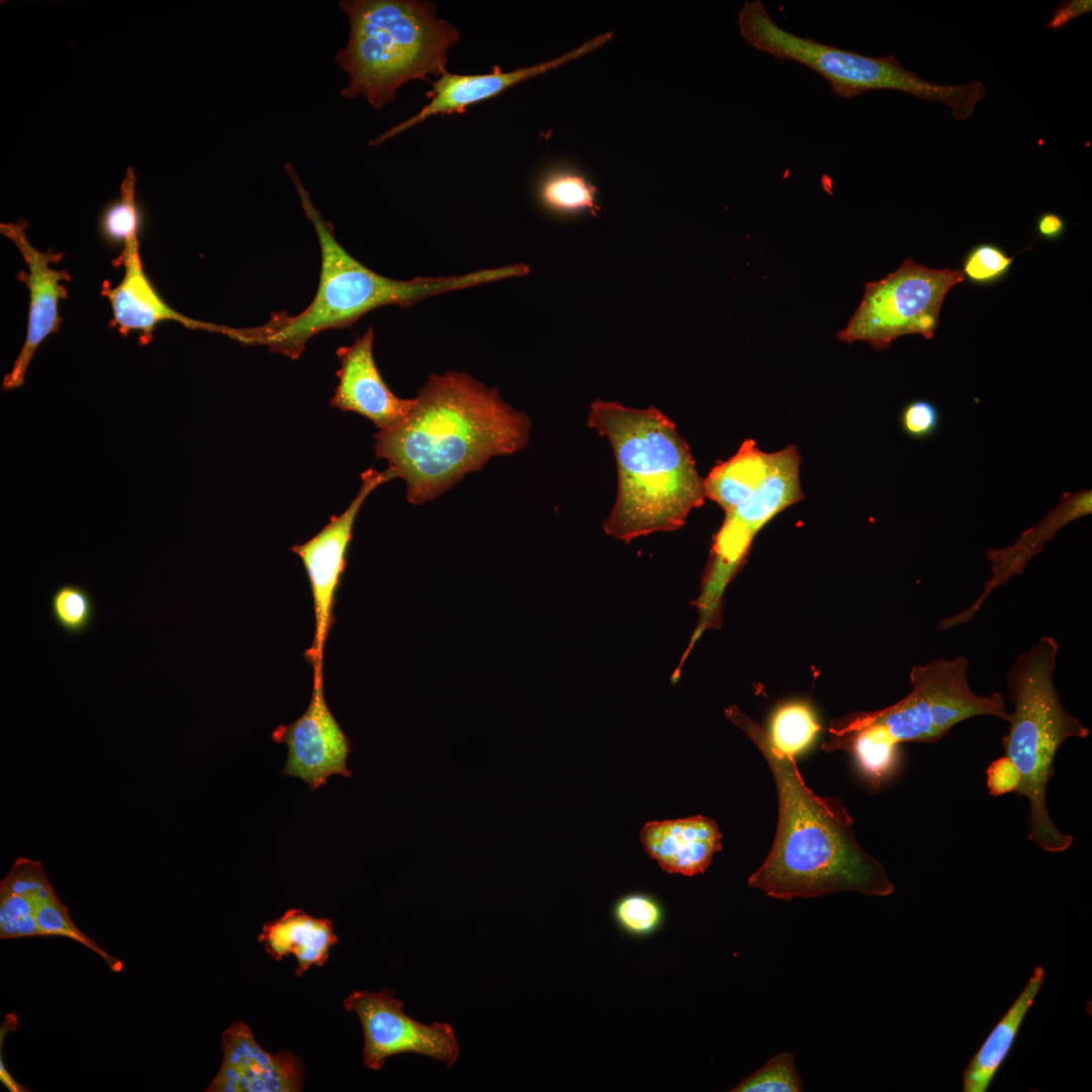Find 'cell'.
Segmentation results:
<instances>
[{"instance_id": "6da1fadb", "label": "cell", "mask_w": 1092, "mask_h": 1092, "mask_svg": "<svg viewBox=\"0 0 1092 1092\" xmlns=\"http://www.w3.org/2000/svg\"><path fill=\"white\" fill-rule=\"evenodd\" d=\"M414 398L402 421L374 436L375 456L406 482L412 504L434 499L492 456L529 441L527 415L466 373L431 374Z\"/></svg>"}, {"instance_id": "7a4b0ae2", "label": "cell", "mask_w": 1092, "mask_h": 1092, "mask_svg": "<svg viewBox=\"0 0 1092 1092\" xmlns=\"http://www.w3.org/2000/svg\"><path fill=\"white\" fill-rule=\"evenodd\" d=\"M726 717L756 744L777 786L778 827L772 846L748 886L783 899L837 892L889 896L895 887L884 866L855 837L853 820L837 797H820L805 784L794 757L771 746L766 732L734 706Z\"/></svg>"}, {"instance_id": "3957f363", "label": "cell", "mask_w": 1092, "mask_h": 1092, "mask_svg": "<svg viewBox=\"0 0 1092 1092\" xmlns=\"http://www.w3.org/2000/svg\"><path fill=\"white\" fill-rule=\"evenodd\" d=\"M588 427L613 449L618 490L604 524L607 535L628 543L680 528L705 503L704 478L672 420L658 408L595 400Z\"/></svg>"}, {"instance_id": "277c9868", "label": "cell", "mask_w": 1092, "mask_h": 1092, "mask_svg": "<svg viewBox=\"0 0 1092 1092\" xmlns=\"http://www.w3.org/2000/svg\"><path fill=\"white\" fill-rule=\"evenodd\" d=\"M285 170L299 195L302 208L312 224L321 248L322 264L316 293L309 305L296 315L274 312L264 325L241 329L238 342L268 347L293 360L306 342L330 329L354 325L365 313L385 305L411 306L427 297L472 286L526 275L524 264H510L462 275L416 277L395 280L367 268L337 241L332 222L326 220L310 200L292 164Z\"/></svg>"}, {"instance_id": "5b68a950", "label": "cell", "mask_w": 1092, "mask_h": 1092, "mask_svg": "<svg viewBox=\"0 0 1092 1092\" xmlns=\"http://www.w3.org/2000/svg\"><path fill=\"white\" fill-rule=\"evenodd\" d=\"M350 20L347 44L335 55L347 73L345 98L362 96L375 109L395 100L404 83L447 72V53L461 38L431 1L343 0Z\"/></svg>"}, {"instance_id": "8992f818", "label": "cell", "mask_w": 1092, "mask_h": 1092, "mask_svg": "<svg viewBox=\"0 0 1092 1092\" xmlns=\"http://www.w3.org/2000/svg\"><path fill=\"white\" fill-rule=\"evenodd\" d=\"M1059 644L1041 637L1021 653L1007 671L1008 733L1002 738L1005 755L1020 774L1014 791L1029 803L1028 839L1049 852L1067 850L1073 837L1053 823L1046 806L1048 785L1060 746L1068 738H1086L1090 731L1063 706L1054 682Z\"/></svg>"}, {"instance_id": "52a82bcc", "label": "cell", "mask_w": 1092, "mask_h": 1092, "mask_svg": "<svg viewBox=\"0 0 1092 1092\" xmlns=\"http://www.w3.org/2000/svg\"><path fill=\"white\" fill-rule=\"evenodd\" d=\"M743 39L780 60L800 63L822 76L832 92L851 98L871 90H894L948 106L956 120L971 116L986 95L983 83L936 84L907 70L893 56L869 57L794 34L770 17L759 0L745 1L737 15Z\"/></svg>"}, {"instance_id": "ba28073f", "label": "cell", "mask_w": 1092, "mask_h": 1092, "mask_svg": "<svg viewBox=\"0 0 1092 1092\" xmlns=\"http://www.w3.org/2000/svg\"><path fill=\"white\" fill-rule=\"evenodd\" d=\"M965 656L918 664L910 671L911 692L896 704L851 716L860 722L883 726L896 742H936L957 724L976 716H993L1007 722L1009 712L1003 695L975 694L968 680Z\"/></svg>"}, {"instance_id": "9c48e42d", "label": "cell", "mask_w": 1092, "mask_h": 1092, "mask_svg": "<svg viewBox=\"0 0 1092 1092\" xmlns=\"http://www.w3.org/2000/svg\"><path fill=\"white\" fill-rule=\"evenodd\" d=\"M963 281L959 269H933L909 257L885 278L864 284L862 299L837 339L864 341L876 350L909 334L930 340L947 292Z\"/></svg>"}, {"instance_id": "30bf717a", "label": "cell", "mask_w": 1092, "mask_h": 1092, "mask_svg": "<svg viewBox=\"0 0 1092 1092\" xmlns=\"http://www.w3.org/2000/svg\"><path fill=\"white\" fill-rule=\"evenodd\" d=\"M800 463L801 456L795 445L775 452L772 468L756 491L725 512L704 573L702 593L696 602L700 629L706 630L719 623L723 592L740 567L756 533L783 510L805 498L800 482Z\"/></svg>"}, {"instance_id": "8fae6325", "label": "cell", "mask_w": 1092, "mask_h": 1092, "mask_svg": "<svg viewBox=\"0 0 1092 1092\" xmlns=\"http://www.w3.org/2000/svg\"><path fill=\"white\" fill-rule=\"evenodd\" d=\"M348 1012L360 1019L364 1046L363 1063L378 1071L385 1061L399 1054H420L451 1068L460 1054L454 1029L449 1023L426 1024L404 1012V1004L385 988L379 992L354 991L345 1000Z\"/></svg>"}, {"instance_id": "7c38bea8", "label": "cell", "mask_w": 1092, "mask_h": 1092, "mask_svg": "<svg viewBox=\"0 0 1092 1092\" xmlns=\"http://www.w3.org/2000/svg\"><path fill=\"white\" fill-rule=\"evenodd\" d=\"M395 477L390 468L365 470L361 474V486L349 507L342 514L333 516L311 539L291 547L303 563L312 596L314 636L305 651V658L312 665L313 675L323 674L324 647L335 621L336 595L346 569L347 552L359 510L377 486Z\"/></svg>"}, {"instance_id": "4fadbf2b", "label": "cell", "mask_w": 1092, "mask_h": 1092, "mask_svg": "<svg viewBox=\"0 0 1092 1092\" xmlns=\"http://www.w3.org/2000/svg\"><path fill=\"white\" fill-rule=\"evenodd\" d=\"M271 737L287 747L281 775L301 780L311 791L325 786L331 776H352L347 761L353 743L327 705L324 675H313L304 713L290 724L278 725Z\"/></svg>"}, {"instance_id": "5bb4252c", "label": "cell", "mask_w": 1092, "mask_h": 1092, "mask_svg": "<svg viewBox=\"0 0 1092 1092\" xmlns=\"http://www.w3.org/2000/svg\"><path fill=\"white\" fill-rule=\"evenodd\" d=\"M27 226L28 222L22 218L13 223L0 224L1 234L14 243L26 263L28 271H20L18 279L25 283L29 291L25 341L11 371L3 378V391L15 389L24 383L34 353L49 336L59 332L62 324L59 302L68 298L63 282L71 279L66 269L58 270L50 266L51 263L60 262L63 254L52 249L41 252L33 247L26 236Z\"/></svg>"}, {"instance_id": "9a60e30c", "label": "cell", "mask_w": 1092, "mask_h": 1092, "mask_svg": "<svg viewBox=\"0 0 1092 1092\" xmlns=\"http://www.w3.org/2000/svg\"><path fill=\"white\" fill-rule=\"evenodd\" d=\"M612 35V31L599 34L558 58L510 72H503L500 68H493L492 72L487 74L476 75L452 74L447 71L436 79L432 89L426 93L429 102L417 114L390 127L369 144L379 145L433 115L462 113L469 106L493 98L522 81L593 52L607 42Z\"/></svg>"}, {"instance_id": "2e32d148", "label": "cell", "mask_w": 1092, "mask_h": 1092, "mask_svg": "<svg viewBox=\"0 0 1092 1092\" xmlns=\"http://www.w3.org/2000/svg\"><path fill=\"white\" fill-rule=\"evenodd\" d=\"M221 1051V1065L208 1092H298L303 1088L301 1061L289 1051H265L243 1021L222 1032Z\"/></svg>"}, {"instance_id": "e0dca14e", "label": "cell", "mask_w": 1092, "mask_h": 1092, "mask_svg": "<svg viewBox=\"0 0 1092 1092\" xmlns=\"http://www.w3.org/2000/svg\"><path fill=\"white\" fill-rule=\"evenodd\" d=\"M139 240L123 245L117 264L124 274L114 287L103 285L102 294L112 310V326L123 336L140 333V343L148 344L157 326L176 322L187 329L218 333L233 339L237 329L188 317L167 304L147 277L140 256Z\"/></svg>"}, {"instance_id": "ac0fdd59", "label": "cell", "mask_w": 1092, "mask_h": 1092, "mask_svg": "<svg viewBox=\"0 0 1092 1092\" xmlns=\"http://www.w3.org/2000/svg\"><path fill=\"white\" fill-rule=\"evenodd\" d=\"M373 340L374 330L369 327L353 344L337 349L339 381L330 404L359 414L384 430L410 414L415 398L396 396L385 383L374 360Z\"/></svg>"}, {"instance_id": "d6986e66", "label": "cell", "mask_w": 1092, "mask_h": 1092, "mask_svg": "<svg viewBox=\"0 0 1092 1092\" xmlns=\"http://www.w3.org/2000/svg\"><path fill=\"white\" fill-rule=\"evenodd\" d=\"M1091 513V489H1082L1075 493L1063 492L1059 504L1038 523L1024 531L1012 545L986 551L993 575L985 582L981 596L966 610L940 620L937 629L947 630L969 623L985 600L1011 577L1020 575L1028 561L1042 551L1044 545L1054 539L1061 528Z\"/></svg>"}, {"instance_id": "ffe728a7", "label": "cell", "mask_w": 1092, "mask_h": 1092, "mask_svg": "<svg viewBox=\"0 0 1092 1092\" xmlns=\"http://www.w3.org/2000/svg\"><path fill=\"white\" fill-rule=\"evenodd\" d=\"M639 839L663 871L689 877L704 873L722 849L716 821L703 815L647 822Z\"/></svg>"}, {"instance_id": "44dd1931", "label": "cell", "mask_w": 1092, "mask_h": 1092, "mask_svg": "<svg viewBox=\"0 0 1092 1092\" xmlns=\"http://www.w3.org/2000/svg\"><path fill=\"white\" fill-rule=\"evenodd\" d=\"M258 941L276 961L293 954L297 961L295 976L300 977L311 966L322 967L326 964L330 948L338 942V936L331 919L314 917L301 909L291 908L280 917L266 922Z\"/></svg>"}, {"instance_id": "7402d4cb", "label": "cell", "mask_w": 1092, "mask_h": 1092, "mask_svg": "<svg viewBox=\"0 0 1092 1092\" xmlns=\"http://www.w3.org/2000/svg\"><path fill=\"white\" fill-rule=\"evenodd\" d=\"M1044 969L1036 966L1025 987L994 1025L963 1072L964 1092H986L1007 1061L1021 1025L1044 983Z\"/></svg>"}, {"instance_id": "603a6c76", "label": "cell", "mask_w": 1092, "mask_h": 1092, "mask_svg": "<svg viewBox=\"0 0 1092 1092\" xmlns=\"http://www.w3.org/2000/svg\"><path fill=\"white\" fill-rule=\"evenodd\" d=\"M831 738L822 748L844 749L853 754L871 786L878 791L896 764L898 742L881 725L855 720L851 715L833 722Z\"/></svg>"}, {"instance_id": "cb8c5ba5", "label": "cell", "mask_w": 1092, "mask_h": 1092, "mask_svg": "<svg viewBox=\"0 0 1092 1092\" xmlns=\"http://www.w3.org/2000/svg\"><path fill=\"white\" fill-rule=\"evenodd\" d=\"M774 461L775 452L761 451L753 440H745L732 457L718 462L704 478L706 498L729 511L756 491Z\"/></svg>"}, {"instance_id": "d4e9b609", "label": "cell", "mask_w": 1092, "mask_h": 1092, "mask_svg": "<svg viewBox=\"0 0 1092 1092\" xmlns=\"http://www.w3.org/2000/svg\"><path fill=\"white\" fill-rule=\"evenodd\" d=\"M50 883L42 864L17 858L0 884V937L37 935L33 911L42 888Z\"/></svg>"}, {"instance_id": "484cf974", "label": "cell", "mask_w": 1092, "mask_h": 1092, "mask_svg": "<svg viewBox=\"0 0 1092 1092\" xmlns=\"http://www.w3.org/2000/svg\"><path fill=\"white\" fill-rule=\"evenodd\" d=\"M536 195L543 208L558 215L590 212L597 215L596 186L572 167L558 166L547 170L539 179Z\"/></svg>"}, {"instance_id": "4316f807", "label": "cell", "mask_w": 1092, "mask_h": 1092, "mask_svg": "<svg viewBox=\"0 0 1092 1092\" xmlns=\"http://www.w3.org/2000/svg\"><path fill=\"white\" fill-rule=\"evenodd\" d=\"M136 174L128 167L120 185L118 198L104 205L98 225L103 238L110 243L123 245L139 240L144 224V212L135 195Z\"/></svg>"}, {"instance_id": "83f0119b", "label": "cell", "mask_w": 1092, "mask_h": 1092, "mask_svg": "<svg viewBox=\"0 0 1092 1092\" xmlns=\"http://www.w3.org/2000/svg\"><path fill=\"white\" fill-rule=\"evenodd\" d=\"M819 731L812 709L805 703L792 702L778 708L766 735L774 748L795 758L812 744Z\"/></svg>"}, {"instance_id": "f1b7e54d", "label": "cell", "mask_w": 1092, "mask_h": 1092, "mask_svg": "<svg viewBox=\"0 0 1092 1092\" xmlns=\"http://www.w3.org/2000/svg\"><path fill=\"white\" fill-rule=\"evenodd\" d=\"M50 610L56 625L72 636L84 633L95 616L91 595L84 586L75 583H64L55 589Z\"/></svg>"}, {"instance_id": "f546056e", "label": "cell", "mask_w": 1092, "mask_h": 1092, "mask_svg": "<svg viewBox=\"0 0 1092 1092\" xmlns=\"http://www.w3.org/2000/svg\"><path fill=\"white\" fill-rule=\"evenodd\" d=\"M804 1086L794 1055L777 1054L751 1075L731 1089L732 1092H799Z\"/></svg>"}, {"instance_id": "4dcf8cb0", "label": "cell", "mask_w": 1092, "mask_h": 1092, "mask_svg": "<svg viewBox=\"0 0 1092 1092\" xmlns=\"http://www.w3.org/2000/svg\"><path fill=\"white\" fill-rule=\"evenodd\" d=\"M1014 257L993 243L973 246L962 261V274L971 284L989 286L1001 282L1010 272Z\"/></svg>"}, {"instance_id": "1f68e13d", "label": "cell", "mask_w": 1092, "mask_h": 1092, "mask_svg": "<svg viewBox=\"0 0 1092 1092\" xmlns=\"http://www.w3.org/2000/svg\"><path fill=\"white\" fill-rule=\"evenodd\" d=\"M615 917L626 931L642 935L653 932L659 926L662 910L650 896L634 893L616 903Z\"/></svg>"}, {"instance_id": "d6a6232c", "label": "cell", "mask_w": 1092, "mask_h": 1092, "mask_svg": "<svg viewBox=\"0 0 1092 1092\" xmlns=\"http://www.w3.org/2000/svg\"><path fill=\"white\" fill-rule=\"evenodd\" d=\"M941 417L937 406L927 399H913L903 405L899 425L903 433L918 441L932 437L939 429Z\"/></svg>"}, {"instance_id": "836d02e7", "label": "cell", "mask_w": 1092, "mask_h": 1092, "mask_svg": "<svg viewBox=\"0 0 1092 1092\" xmlns=\"http://www.w3.org/2000/svg\"><path fill=\"white\" fill-rule=\"evenodd\" d=\"M1020 783V774L1006 756L992 761L987 768V787L993 796L1014 792Z\"/></svg>"}, {"instance_id": "e575fe53", "label": "cell", "mask_w": 1092, "mask_h": 1092, "mask_svg": "<svg viewBox=\"0 0 1092 1092\" xmlns=\"http://www.w3.org/2000/svg\"><path fill=\"white\" fill-rule=\"evenodd\" d=\"M1092 10L1091 0H1072L1061 2L1052 19L1046 23L1050 29H1059L1069 21Z\"/></svg>"}, {"instance_id": "d590c367", "label": "cell", "mask_w": 1092, "mask_h": 1092, "mask_svg": "<svg viewBox=\"0 0 1092 1092\" xmlns=\"http://www.w3.org/2000/svg\"><path fill=\"white\" fill-rule=\"evenodd\" d=\"M1037 237L1044 241L1056 242L1061 240L1067 231V221L1058 212L1044 211L1035 221Z\"/></svg>"}]
</instances>
